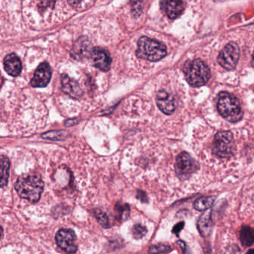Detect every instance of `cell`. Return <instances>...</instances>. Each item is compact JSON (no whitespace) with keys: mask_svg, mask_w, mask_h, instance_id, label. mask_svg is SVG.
Returning <instances> with one entry per match:
<instances>
[{"mask_svg":"<svg viewBox=\"0 0 254 254\" xmlns=\"http://www.w3.org/2000/svg\"><path fill=\"white\" fill-rule=\"evenodd\" d=\"M136 54L139 59L155 62L166 57L167 50L163 43L142 36L138 41Z\"/></svg>","mask_w":254,"mask_h":254,"instance_id":"cell-3","label":"cell"},{"mask_svg":"<svg viewBox=\"0 0 254 254\" xmlns=\"http://www.w3.org/2000/svg\"><path fill=\"white\" fill-rule=\"evenodd\" d=\"M240 240L243 246L250 247L254 243V229L244 226L240 231Z\"/></svg>","mask_w":254,"mask_h":254,"instance_id":"cell-18","label":"cell"},{"mask_svg":"<svg viewBox=\"0 0 254 254\" xmlns=\"http://www.w3.org/2000/svg\"><path fill=\"white\" fill-rule=\"evenodd\" d=\"M132 233L134 239H140L147 233V228L142 224H136L132 229Z\"/></svg>","mask_w":254,"mask_h":254,"instance_id":"cell-24","label":"cell"},{"mask_svg":"<svg viewBox=\"0 0 254 254\" xmlns=\"http://www.w3.org/2000/svg\"><path fill=\"white\" fill-rule=\"evenodd\" d=\"M89 42L86 41L85 38H80L71 52V56L75 59H81L85 58L87 53H89Z\"/></svg>","mask_w":254,"mask_h":254,"instance_id":"cell-16","label":"cell"},{"mask_svg":"<svg viewBox=\"0 0 254 254\" xmlns=\"http://www.w3.org/2000/svg\"><path fill=\"white\" fill-rule=\"evenodd\" d=\"M42 178L37 174H25L19 177L15 184V190L20 197L36 203L44 191Z\"/></svg>","mask_w":254,"mask_h":254,"instance_id":"cell-1","label":"cell"},{"mask_svg":"<svg viewBox=\"0 0 254 254\" xmlns=\"http://www.w3.org/2000/svg\"><path fill=\"white\" fill-rule=\"evenodd\" d=\"M157 104L160 111L168 115L175 111V99L165 90H160L157 93Z\"/></svg>","mask_w":254,"mask_h":254,"instance_id":"cell-12","label":"cell"},{"mask_svg":"<svg viewBox=\"0 0 254 254\" xmlns=\"http://www.w3.org/2000/svg\"><path fill=\"white\" fill-rule=\"evenodd\" d=\"M160 4L170 19L178 18L185 9V3L182 1H163Z\"/></svg>","mask_w":254,"mask_h":254,"instance_id":"cell-14","label":"cell"},{"mask_svg":"<svg viewBox=\"0 0 254 254\" xmlns=\"http://www.w3.org/2000/svg\"><path fill=\"white\" fill-rule=\"evenodd\" d=\"M246 254H254V249L250 250Z\"/></svg>","mask_w":254,"mask_h":254,"instance_id":"cell-27","label":"cell"},{"mask_svg":"<svg viewBox=\"0 0 254 254\" xmlns=\"http://www.w3.org/2000/svg\"><path fill=\"white\" fill-rule=\"evenodd\" d=\"M136 198L139 199L143 203H147L148 201V196H147L146 193L145 191H142V190H138L137 194H136Z\"/></svg>","mask_w":254,"mask_h":254,"instance_id":"cell-25","label":"cell"},{"mask_svg":"<svg viewBox=\"0 0 254 254\" xmlns=\"http://www.w3.org/2000/svg\"><path fill=\"white\" fill-rule=\"evenodd\" d=\"M198 169V163L188 153H181L177 157L176 162H175V172L180 179H187Z\"/></svg>","mask_w":254,"mask_h":254,"instance_id":"cell-7","label":"cell"},{"mask_svg":"<svg viewBox=\"0 0 254 254\" xmlns=\"http://www.w3.org/2000/svg\"><path fill=\"white\" fill-rule=\"evenodd\" d=\"M62 90L68 96L73 99H79L82 95V90L78 83L67 74L63 73L61 77Z\"/></svg>","mask_w":254,"mask_h":254,"instance_id":"cell-11","label":"cell"},{"mask_svg":"<svg viewBox=\"0 0 254 254\" xmlns=\"http://www.w3.org/2000/svg\"><path fill=\"white\" fill-rule=\"evenodd\" d=\"M95 217L98 222L104 227V228H108L110 227L109 218L106 213L101 210V209H95L94 212Z\"/></svg>","mask_w":254,"mask_h":254,"instance_id":"cell-23","label":"cell"},{"mask_svg":"<svg viewBox=\"0 0 254 254\" xmlns=\"http://www.w3.org/2000/svg\"><path fill=\"white\" fill-rule=\"evenodd\" d=\"M52 78V68L47 62L41 64L35 70L33 78L31 80V85L33 87H47Z\"/></svg>","mask_w":254,"mask_h":254,"instance_id":"cell-10","label":"cell"},{"mask_svg":"<svg viewBox=\"0 0 254 254\" xmlns=\"http://www.w3.org/2000/svg\"><path fill=\"white\" fill-rule=\"evenodd\" d=\"M116 218L120 222L126 221L130 215V206L127 203L117 202L114 207Z\"/></svg>","mask_w":254,"mask_h":254,"instance_id":"cell-17","label":"cell"},{"mask_svg":"<svg viewBox=\"0 0 254 254\" xmlns=\"http://www.w3.org/2000/svg\"><path fill=\"white\" fill-rule=\"evenodd\" d=\"M90 57L95 67L103 72H108L109 70L112 59L106 50L101 47H95L91 50Z\"/></svg>","mask_w":254,"mask_h":254,"instance_id":"cell-9","label":"cell"},{"mask_svg":"<svg viewBox=\"0 0 254 254\" xmlns=\"http://www.w3.org/2000/svg\"><path fill=\"white\" fill-rule=\"evenodd\" d=\"M172 251V247L163 244H159V245H152L150 247L148 250L149 254H168Z\"/></svg>","mask_w":254,"mask_h":254,"instance_id":"cell-22","label":"cell"},{"mask_svg":"<svg viewBox=\"0 0 254 254\" xmlns=\"http://www.w3.org/2000/svg\"><path fill=\"white\" fill-rule=\"evenodd\" d=\"M215 200V196L200 197L194 201V208L196 210L206 211L212 207Z\"/></svg>","mask_w":254,"mask_h":254,"instance_id":"cell-20","label":"cell"},{"mask_svg":"<svg viewBox=\"0 0 254 254\" xmlns=\"http://www.w3.org/2000/svg\"><path fill=\"white\" fill-rule=\"evenodd\" d=\"M184 227V222H179L178 224H177L175 227H173V230H172V233L176 234L177 236L179 235L180 232L181 231L183 228Z\"/></svg>","mask_w":254,"mask_h":254,"instance_id":"cell-26","label":"cell"},{"mask_svg":"<svg viewBox=\"0 0 254 254\" xmlns=\"http://www.w3.org/2000/svg\"><path fill=\"white\" fill-rule=\"evenodd\" d=\"M217 109L223 118L232 123H238L243 117L239 99L227 92H221L218 95Z\"/></svg>","mask_w":254,"mask_h":254,"instance_id":"cell-2","label":"cell"},{"mask_svg":"<svg viewBox=\"0 0 254 254\" xmlns=\"http://www.w3.org/2000/svg\"><path fill=\"white\" fill-rule=\"evenodd\" d=\"M234 140L230 131H220L214 138L212 151L220 158H227L233 155Z\"/></svg>","mask_w":254,"mask_h":254,"instance_id":"cell-5","label":"cell"},{"mask_svg":"<svg viewBox=\"0 0 254 254\" xmlns=\"http://www.w3.org/2000/svg\"><path fill=\"white\" fill-rule=\"evenodd\" d=\"M4 67L8 75L13 77H17L20 75L22 71V63L20 58L14 54L11 53L5 56L4 59Z\"/></svg>","mask_w":254,"mask_h":254,"instance_id":"cell-13","label":"cell"},{"mask_svg":"<svg viewBox=\"0 0 254 254\" xmlns=\"http://www.w3.org/2000/svg\"><path fill=\"white\" fill-rule=\"evenodd\" d=\"M9 170V160L5 156H1V187L2 188H4L8 184Z\"/></svg>","mask_w":254,"mask_h":254,"instance_id":"cell-19","label":"cell"},{"mask_svg":"<svg viewBox=\"0 0 254 254\" xmlns=\"http://www.w3.org/2000/svg\"><path fill=\"white\" fill-rule=\"evenodd\" d=\"M67 136V133L65 130H55V131L47 132L42 134V137L44 139L54 141L65 140Z\"/></svg>","mask_w":254,"mask_h":254,"instance_id":"cell-21","label":"cell"},{"mask_svg":"<svg viewBox=\"0 0 254 254\" xmlns=\"http://www.w3.org/2000/svg\"><path fill=\"white\" fill-rule=\"evenodd\" d=\"M56 240L59 248L67 254H74L78 250V246L75 243L76 236L73 230L62 229L56 234Z\"/></svg>","mask_w":254,"mask_h":254,"instance_id":"cell-8","label":"cell"},{"mask_svg":"<svg viewBox=\"0 0 254 254\" xmlns=\"http://www.w3.org/2000/svg\"><path fill=\"white\" fill-rule=\"evenodd\" d=\"M240 57L239 46L234 42L229 43L218 55V62L227 70H233L237 66Z\"/></svg>","mask_w":254,"mask_h":254,"instance_id":"cell-6","label":"cell"},{"mask_svg":"<svg viewBox=\"0 0 254 254\" xmlns=\"http://www.w3.org/2000/svg\"><path fill=\"white\" fill-rule=\"evenodd\" d=\"M251 64H252V66L254 67V56H253L252 62H251Z\"/></svg>","mask_w":254,"mask_h":254,"instance_id":"cell-28","label":"cell"},{"mask_svg":"<svg viewBox=\"0 0 254 254\" xmlns=\"http://www.w3.org/2000/svg\"><path fill=\"white\" fill-rule=\"evenodd\" d=\"M197 229L203 237H208L212 230V220L211 212H205L200 215L197 221Z\"/></svg>","mask_w":254,"mask_h":254,"instance_id":"cell-15","label":"cell"},{"mask_svg":"<svg viewBox=\"0 0 254 254\" xmlns=\"http://www.w3.org/2000/svg\"><path fill=\"white\" fill-rule=\"evenodd\" d=\"M183 71L187 82L191 87H199L204 85L211 77L209 67L199 59L186 62Z\"/></svg>","mask_w":254,"mask_h":254,"instance_id":"cell-4","label":"cell"}]
</instances>
